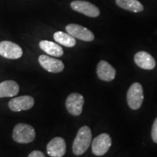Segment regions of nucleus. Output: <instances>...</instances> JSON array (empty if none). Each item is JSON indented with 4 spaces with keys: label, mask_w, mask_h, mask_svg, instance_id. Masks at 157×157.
<instances>
[{
    "label": "nucleus",
    "mask_w": 157,
    "mask_h": 157,
    "mask_svg": "<svg viewBox=\"0 0 157 157\" xmlns=\"http://www.w3.org/2000/svg\"><path fill=\"white\" fill-rule=\"evenodd\" d=\"M92 142V132L89 127L83 126L78 129L73 143L74 154L80 156L87 150Z\"/></svg>",
    "instance_id": "obj_1"
},
{
    "label": "nucleus",
    "mask_w": 157,
    "mask_h": 157,
    "mask_svg": "<svg viewBox=\"0 0 157 157\" xmlns=\"http://www.w3.org/2000/svg\"><path fill=\"white\" fill-rule=\"evenodd\" d=\"M36 132L34 127L24 123H19L13 129V138L16 143H29L35 139Z\"/></svg>",
    "instance_id": "obj_2"
},
{
    "label": "nucleus",
    "mask_w": 157,
    "mask_h": 157,
    "mask_svg": "<svg viewBox=\"0 0 157 157\" xmlns=\"http://www.w3.org/2000/svg\"><path fill=\"white\" fill-rule=\"evenodd\" d=\"M143 90L140 83H133L128 90L127 95V103L130 109L137 110L140 109L143 102Z\"/></svg>",
    "instance_id": "obj_3"
},
{
    "label": "nucleus",
    "mask_w": 157,
    "mask_h": 157,
    "mask_svg": "<svg viewBox=\"0 0 157 157\" xmlns=\"http://www.w3.org/2000/svg\"><path fill=\"white\" fill-rule=\"evenodd\" d=\"M111 146V138L107 133L99 135L92 143V151L95 156H101L106 154Z\"/></svg>",
    "instance_id": "obj_4"
},
{
    "label": "nucleus",
    "mask_w": 157,
    "mask_h": 157,
    "mask_svg": "<svg viewBox=\"0 0 157 157\" xmlns=\"http://www.w3.org/2000/svg\"><path fill=\"white\" fill-rule=\"evenodd\" d=\"M0 56L11 60L18 59L23 56V50L14 42L3 41L0 42Z\"/></svg>",
    "instance_id": "obj_5"
},
{
    "label": "nucleus",
    "mask_w": 157,
    "mask_h": 157,
    "mask_svg": "<svg viewBox=\"0 0 157 157\" xmlns=\"http://www.w3.org/2000/svg\"><path fill=\"white\" fill-rule=\"evenodd\" d=\"M71 7L74 11L87 15L88 17H96L99 16L100 10L93 4L87 1L75 0L71 3Z\"/></svg>",
    "instance_id": "obj_6"
},
{
    "label": "nucleus",
    "mask_w": 157,
    "mask_h": 157,
    "mask_svg": "<svg viewBox=\"0 0 157 157\" xmlns=\"http://www.w3.org/2000/svg\"><path fill=\"white\" fill-rule=\"evenodd\" d=\"M66 30L68 34L71 35L74 38L78 39L84 42H92L95 39V36L91 31L82 26V25L71 23L66 25Z\"/></svg>",
    "instance_id": "obj_7"
},
{
    "label": "nucleus",
    "mask_w": 157,
    "mask_h": 157,
    "mask_svg": "<svg viewBox=\"0 0 157 157\" xmlns=\"http://www.w3.org/2000/svg\"><path fill=\"white\" fill-rule=\"evenodd\" d=\"M84 103V97L81 94L71 93L66 98V109L70 114L73 116H78L82 112Z\"/></svg>",
    "instance_id": "obj_8"
},
{
    "label": "nucleus",
    "mask_w": 157,
    "mask_h": 157,
    "mask_svg": "<svg viewBox=\"0 0 157 157\" xmlns=\"http://www.w3.org/2000/svg\"><path fill=\"white\" fill-rule=\"evenodd\" d=\"M9 108L14 112L31 109L34 105V99L31 96L23 95L13 98L9 101Z\"/></svg>",
    "instance_id": "obj_9"
},
{
    "label": "nucleus",
    "mask_w": 157,
    "mask_h": 157,
    "mask_svg": "<svg viewBox=\"0 0 157 157\" xmlns=\"http://www.w3.org/2000/svg\"><path fill=\"white\" fill-rule=\"evenodd\" d=\"M39 63L43 68L50 73H60L64 69V64L61 60L46 55L39 57Z\"/></svg>",
    "instance_id": "obj_10"
},
{
    "label": "nucleus",
    "mask_w": 157,
    "mask_h": 157,
    "mask_svg": "<svg viewBox=\"0 0 157 157\" xmlns=\"http://www.w3.org/2000/svg\"><path fill=\"white\" fill-rule=\"evenodd\" d=\"M66 151V141L60 137L52 139L47 146V152L50 156L62 157Z\"/></svg>",
    "instance_id": "obj_11"
},
{
    "label": "nucleus",
    "mask_w": 157,
    "mask_h": 157,
    "mask_svg": "<svg viewBox=\"0 0 157 157\" xmlns=\"http://www.w3.org/2000/svg\"><path fill=\"white\" fill-rule=\"evenodd\" d=\"M97 75L103 81L111 82L115 78L116 70L107 61L101 60L97 66Z\"/></svg>",
    "instance_id": "obj_12"
},
{
    "label": "nucleus",
    "mask_w": 157,
    "mask_h": 157,
    "mask_svg": "<svg viewBox=\"0 0 157 157\" xmlns=\"http://www.w3.org/2000/svg\"><path fill=\"white\" fill-rule=\"evenodd\" d=\"M134 60L137 66L146 70H151L156 66L154 58L148 52L141 51L135 54Z\"/></svg>",
    "instance_id": "obj_13"
},
{
    "label": "nucleus",
    "mask_w": 157,
    "mask_h": 157,
    "mask_svg": "<svg viewBox=\"0 0 157 157\" xmlns=\"http://www.w3.org/2000/svg\"><path fill=\"white\" fill-rule=\"evenodd\" d=\"M18 92L19 85L16 82L7 80L0 83V98L14 97Z\"/></svg>",
    "instance_id": "obj_14"
},
{
    "label": "nucleus",
    "mask_w": 157,
    "mask_h": 157,
    "mask_svg": "<svg viewBox=\"0 0 157 157\" xmlns=\"http://www.w3.org/2000/svg\"><path fill=\"white\" fill-rule=\"evenodd\" d=\"M39 47L47 54L53 57H61L63 55V50L60 45L48 40H42L39 42Z\"/></svg>",
    "instance_id": "obj_15"
},
{
    "label": "nucleus",
    "mask_w": 157,
    "mask_h": 157,
    "mask_svg": "<svg viewBox=\"0 0 157 157\" xmlns=\"http://www.w3.org/2000/svg\"><path fill=\"white\" fill-rule=\"evenodd\" d=\"M116 3L121 8L133 13L142 12L144 9L138 0H116Z\"/></svg>",
    "instance_id": "obj_16"
},
{
    "label": "nucleus",
    "mask_w": 157,
    "mask_h": 157,
    "mask_svg": "<svg viewBox=\"0 0 157 157\" xmlns=\"http://www.w3.org/2000/svg\"><path fill=\"white\" fill-rule=\"evenodd\" d=\"M53 38L55 41L66 48H73L76 44V39L74 36L63 31H57L55 33Z\"/></svg>",
    "instance_id": "obj_17"
},
{
    "label": "nucleus",
    "mask_w": 157,
    "mask_h": 157,
    "mask_svg": "<svg viewBox=\"0 0 157 157\" xmlns=\"http://www.w3.org/2000/svg\"><path fill=\"white\" fill-rule=\"evenodd\" d=\"M151 136H152V139L153 140H154V142L157 143V118L155 119L154 124H153L152 130H151Z\"/></svg>",
    "instance_id": "obj_18"
},
{
    "label": "nucleus",
    "mask_w": 157,
    "mask_h": 157,
    "mask_svg": "<svg viewBox=\"0 0 157 157\" xmlns=\"http://www.w3.org/2000/svg\"><path fill=\"white\" fill-rule=\"evenodd\" d=\"M28 157H45L44 154L39 151H34L29 155Z\"/></svg>",
    "instance_id": "obj_19"
}]
</instances>
